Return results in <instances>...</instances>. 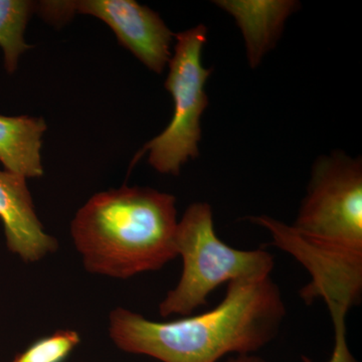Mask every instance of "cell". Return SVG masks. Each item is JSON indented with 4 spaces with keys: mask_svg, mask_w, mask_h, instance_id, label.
Listing matches in <instances>:
<instances>
[{
    "mask_svg": "<svg viewBox=\"0 0 362 362\" xmlns=\"http://www.w3.org/2000/svg\"><path fill=\"white\" fill-rule=\"evenodd\" d=\"M273 244L310 275L314 297L349 296L362 288V162L344 152L317 159L292 225L265 216Z\"/></svg>",
    "mask_w": 362,
    "mask_h": 362,
    "instance_id": "obj_1",
    "label": "cell"
},
{
    "mask_svg": "<svg viewBox=\"0 0 362 362\" xmlns=\"http://www.w3.org/2000/svg\"><path fill=\"white\" fill-rule=\"evenodd\" d=\"M286 305L271 277L228 283L216 308L168 322L117 308L109 333L119 349L162 362H218L228 354H254L278 337Z\"/></svg>",
    "mask_w": 362,
    "mask_h": 362,
    "instance_id": "obj_2",
    "label": "cell"
},
{
    "mask_svg": "<svg viewBox=\"0 0 362 362\" xmlns=\"http://www.w3.org/2000/svg\"><path fill=\"white\" fill-rule=\"evenodd\" d=\"M176 199L127 185L93 195L71 221L76 249L89 273L129 279L159 271L178 256Z\"/></svg>",
    "mask_w": 362,
    "mask_h": 362,
    "instance_id": "obj_3",
    "label": "cell"
},
{
    "mask_svg": "<svg viewBox=\"0 0 362 362\" xmlns=\"http://www.w3.org/2000/svg\"><path fill=\"white\" fill-rule=\"evenodd\" d=\"M176 249L182 258L180 282L159 304L161 317L190 316L204 306L211 293L240 279L271 277L275 266L266 250H238L216 235L214 214L206 202L187 207L176 230Z\"/></svg>",
    "mask_w": 362,
    "mask_h": 362,
    "instance_id": "obj_4",
    "label": "cell"
},
{
    "mask_svg": "<svg viewBox=\"0 0 362 362\" xmlns=\"http://www.w3.org/2000/svg\"><path fill=\"white\" fill-rule=\"evenodd\" d=\"M206 37L207 28L204 25L175 35V52L171 54L164 84L175 103L173 119L135 157L134 162L148 152L150 165L162 175H180L183 164L199 154L201 119L209 105L206 84L213 71L202 62Z\"/></svg>",
    "mask_w": 362,
    "mask_h": 362,
    "instance_id": "obj_5",
    "label": "cell"
},
{
    "mask_svg": "<svg viewBox=\"0 0 362 362\" xmlns=\"http://www.w3.org/2000/svg\"><path fill=\"white\" fill-rule=\"evenodd\" d=\"M39 7L47 20L66 21L74 13L99 18L113 30L121 45L154 73L161 74L170 61L175 35L158 13L134 0L44 1Z\"/></svg>",
    "mask_w": 362,
    "mask_h": 362,
    "instance_id": "obj_6",
    "label": "cell"
},
{
    "mask_svg": "<svg viewBox=\"0 0 362 362\" xmlns=\"http://www.w3.org/2000/svg\"><path fill=\"white\" fill-rule=\"evenodd\" d=\"M0 221L9 251L35 263L58 250V240L45 232L37 218L26 178L0 170Z\"/></svg>",
    "mask_w": 362,
    "mask_h": 362,
    "instance_id": "obj_7",
    "label": "cell"
},
{
    "mask_svg": "<svg viewBox=\"0 0 362 362\" xmlns=\"http://www.w3.org/2000/svg\"><path fill=\"white\" fill-rule=\"evenodd\" d=\"M216 4L232 14L240 26L246 42L247 61L252 69L275 45L286 20L298 6L296 2L288 0H221Z\"/></svg>",
    "mask_w": 362,
    "mask_h": 362,
    "instance_id": "obj_8",
    "label": "cell"
},
{
    "mask_svg": "<svg viewBox=\"0 0 362 362\" xmlns=\"http://www.w3.org/2000/svg\"><path fill=\"white\" fill-rule=\"evenodd\" d=\"M47 124L40 117L0 115V162L25 178L44 175L40 149Z\"/></svg>",
    "mask_w": 362,
    "mask_h": 362,
    "instance_id": "obj_9",
    "label": "cell"
},
{
    "mask_svg": "<svg viewBox=\"0 0 362 362\" xmlns=\"http://www.w3.org/2000/svg\"><path fill=\"white\" fill-rule=\"evenodd\" d=\"M35 4L26 0H0V47L7 73L16 71L23 52L30 49L25 32Z\"/></svg>",
    "mask_w": 362,
    "mask_h": 362,
    "instance_id": "obj_10",
    "label": "cell"
},
{
    "mask_svg": "<svg viewBox=\"0 0 362 362\" xmlns=\"http://www.w3.org/2000/svg\"><path fill=\"white\" fill-rule=\"evenodd\" d=\"M80 342L77 331L58 330L33 342L11 362H64Z\"/></svg>",
    "mask_w": 362,
    "mask_h": 362,
    "instance_id": "obj_11",
    "label": "cell"
},
{
    "mask_svg": "<svg viewBox=\"0 0 362 362\" xmlns=\"http://www.w3.org/2000/svg\"><path fill=\"white\" fill-rule=\"evenodd\" d=\"M346 315V313L341 311L330 312L334 330V346L328 362H358L352 354L347 343ZM303 361L312 362L307 357H303Z\"/></svg>",
    "mask_w": 362,
    "mask_h": 362,
    "instance_id": "obj_12",
    "label": "cell"
},
{
    "mask_svg": "<svg viewBox=\"0 0 362 362\" xmlns=\"http://www.w3.org/2000/svg\"><path fill=\"white\" fill-rule=\"evenodd\" d=\"M225 362H273L255 354H238L230 356Z\"/></svg>",
    "mask_w": 362,
    "mask_h": 362,
    "instance_id": "obj_13",
    "label": "cell"
}]
</instances>
